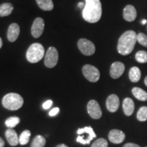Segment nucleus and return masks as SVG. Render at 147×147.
I'll return each mask as SVG.
<instances>
[{
  "label": "nucleus",
  "mask_w": 147,
  "mask_h": 147,
  "mask_svg": "<svg viewBox=\"0 0 147 147\" xmlns=\"http://www.w3.org/2000/svg\"><path fill=\"white\" fill-rule=\"evenodd\" d=\"M23 99L18 93H10L3 97L2 104L3 107L10 110H16L23 105Z\"/></svg>",
  "instance_id": "obj_3"
},
{
  "label": "nucleus",
  "mask_w": 147,
  "mask_h": 147,
  "mask_svg": "<svg viewBox=\"0 0 147 147\" xmlns=\"http://www.w3.org/2000/svg\"><path fill=\"white\" fill-rule=\"evenodd\" d=\"M30 136L31 132L29 130H25V131H23L19 137V143L21 145L27 144L29 142Z\"/></svg>",
  "instance_id": "obj_25"
},
{
  "label": "nucleus",
  "mask_w": 147,
  "mask_h": 147,
  "mask_svg": "<svg viewBox=\"0 0 147 147\" xmlns=\"http://www.w3.org/2000/svg\"><path fill=\"white\" fill-rule=\"evenodd\" d=\"M20 123V119L17 117H11L6 119L5 121V126L7 127L12 129L16 127Z\"/></svg>",
  "instance_id": "obj_23"
},
{
  "label": "nucleus",
  "mask_w": 147,
  "mask_h": 147,
  "mask_svg": "<svg viewBox=\"0 0 147 147\" xmlns=\"http://www.w3.org/2000/svg\"><path fill=\"white\" fill-rule=\"evenodd\" d=\"M136 60L140 63H147V52L145 51H138L135 55Z\"/></svg>",
  "instance_id": "obj_24"
},
{
  "label": "nucleus",
  "mask_w": 147,
  "mask_h": 147,
  "mask_svg": "<svg viewBox=\"0 0 147 147\" xmlns=\"http://www.w3.org/2000/svg\"><path fill=\"white\" fill-rule=\"evenodd\" d=\"M146 147H147V146H146Z\"/></svg>",
  "instance_id": "obj_39"
},
{
  "label": "nucleus",
  "mask_w": 147,
  "mask_h": 147,
  "mask_svg": "<svg viewBox=\"0 0 147 147\" xmlns=\"http://www.w3.org/2000/svg\"><path fill=\"white\" fill-rule=\"evenodd\" d=\"M82 74L88 80L91 82H95L100 78V72L95 66L87 64L82 67Z\"/></svg>",
  "instance_id": "obj_6"
},
{
  "label": "nucleus",
  "mask_w": 147,
  "mask_h": 147,
  "mask_svg": "<svg viewBox=\"0 0 147 147\" xmlns=\"http://www.w3.org/2000/svg\"><path fill=\"white\" fill-rule=\"evenodd\" d=\"M137 17V11L132 5H127L123 9V18L127 22H133Z\"/></svg>",
  "instance_id": "obj_14"
},
{
  "label": "nucleus",
  "mask_w": 147,
  "mask_h": 147,
  "mask_svg": "<svg viewBox=\"0 0 147 147\" xmlns=\"http://www.w3.org/2000/svg\"><path fill=\"white\" fill-rule=\"evenodd\" d=\"M77 134L78 136L77 137L76 141L82 144H89L92 140L96 137V134L91 127H85L84 128L78 129Z\"/></svg>",
  "instance_id": "obj_5"
},
{
  "label": "nucleus",
  "mask_w": 147,
  "mask_h": 147,
  "mask_svg": "<svg viewBox=\"0 0 147 147\" xmlns=\"http://www.w3.org/2000/svg\"><path fill=\"white\" fill-rule=\"evenodd\" d=\"M137 42V34L134 31L129 30L123 33L119 38L117 51L119 54L128 55L134 51Z\"/></svg>",
  "instance_id": "obj_2"
},
{
  "label": "nucleus",
  "mask_w": 147,
  "mask_h": 147,
  "mask_svg": "<svg viewBox=\"0 0 147 147\" xmlns=\"http://www.w3.org/2000/svg\"><path fill=\"white\" fill-rule=\"evenodd\" d=\"M59 112V108H54L49 112V115L51 117H54V116H56Z\"/></svg>",
  "instance_id": "obj_30"
},
{
  "label": "nucleus",
  "mask_w": 147,
  "mask_h": 147,
  "mask_svg": "<svg viewBox=\"0 0 147 147\" xmlns=\"http://www.w3.org/2000/svg\"><path fill=\"white\" fill-rule=\"evenodd\" d=\"M84 5H85V4H84V3L80 2V3H78V7L79 8H82V9H83L84 8Z\"/></svg>",
  "instance_id": "obj_32"
},
{
  "label": "nucleus",
  "mask_w": 147,
  "mask_h": 147,
  "mask_svg": "<svg viewBox=\"0 0 147 147\" xmlns=\"http://www.w3.org/2000/svg\"><path fill=\"white\" fill-rule=\"evenodd\" d=\"M14 7L10 3H3L0 5V17L9 16L13 11Z\"/></svg>",
  "instance_id": "obj_20"
},
{
  "label": "nucleus",
  "mask_w": 147,
  "mask_h": 147,
  "mask_svg": "<svg viewBox=\"0 0 147 147\" xmlns=\"http://www.w3.org/2000/svg\"><path fill=\"white\" fill-rule=\"evenodd\" d=\"M39 8L45 11H51L54 8L52 0H36Z\"/></svg>",
  "instance_id": "obj_21"
},
{
  "label": "nucleus",
  "mask_w": 147,
  "mask_h": 147,
  "mask_svg": "<svg viewBox=\"0 0 147 147\" xmlns=\"http://www.w3.org/2000/svg\"><path fill=\"white\" fill-rule=\"evenodd\" d=\"M144 84H146V86L147 87V76L144 79Z\"/></svg>",
  "instance_id": "obj_37"
},
{
  "label": "nucleus",
  "mask_w": 147,
  "mask_h": 147,
  "mask_svg": "<svg viewBox=\"0 0 147 147\" xmlns=\"http://www.w3.org/2000/svg\"><path fill=\"white\" fill-rule=\"evenodd\" d=\"M137 119L140 121H146L147 120V107L142 106L137 113Z\"/></svg>",
  "instance_id": "obj_26"
},
{
  "label": "nucleus",
  "mask_w": 147,
  "mask_h": 147,
  "mask_svg": "<svg viewBox=\"0 0 147 147\" xmlns=\"http://www.w3.org/2000/svg\"><path fill=\"white\" fill-rule=\"evenodd\" d=\"M45 51L43 46L39 43H34L29 47L26 53L27 59L32 63L40 61L44 57Z\"/></svg>",
  "instance_id": "obj_4"
},
{
  "label": "nucleus",
  "mask_w": 147,
  "mask_h": 147,
  "mask_svg": "<svg viewBox=\"0 0 147 147\" xmlns=\"http://www.w3.org/2000/svg\"><path fill=\"white\" fill-rule=\"evenodd\" d=\"M123 109L126 116H131L134 111V102L129 97H127L123 102Z\"/></svg>",
  "instance_id": "obj_17"
},
{
  "label": "nucleus",
  "mask_w": 147,
  "mask_h": 147,
  "mask_svg": "<svg viewBox=\"0 0 147 147\" xmlns=\"http://www.w3.org/2000/svg\"><path fill=\"white\" fill-rule=\"evenodd\" d=\"M2 45H3V42H2V40H1V38H0V49H1V47H2Z\"/></svg>",
  "instance_id": "obj_36"
},
{
  "label": "nucleus",
  "mask_w": 147,
  "mask_h": 147,
  "mask_svg": "<svg viewBox=\"0 0 147 147\" xmlns=\"http://www.w3.org/2000/svg\"><path fill=\"white\" fill-rule=\"evenodd\" d=\"M52 105H53V101L52 100H47V101H46L45 103H44L42 106H43L44 109L47 110V109H49V108H50Z\"/></svg>",
  "instance_id": "obj_29"
},
{
  "label": "nucleus",
  "mask_w": 147,
  "mask_h": 147,
  "mask_svg": "<svg viewBox=\"0 0 147 147\" xmlns=\"http://www.w3.org/2000/svg\"><path fill=\"white\" fill-rule=\"evenodd\" d=\"M123 147H141L139 145L136 144H134V143H127L126 144H125Z\"/></svg>",
  "instance_id": "obj_31"
},
{
  "label": "nucleus",
  "mask_w": 147,
  "mask_h": 147,
  "mask_svg": "<svg viewBox=\"0 0 147 147\" xmlns=\"http://www.w3.org/2000/svg\"><path fill=\"white\" fill-rule=\"evenodd\" d=\"M45 29V21L42 18H36L32 27V34L35 38H38L43 34Z\"/></svg>",
  "instance_id": "obj_10"
},
{
  "label": "nucleus",
  "mask_w": 147,
  "mask_h": 147,
  "mask_svg": "<svg viewBox=\"0 0 147 147\" xmlns=\"http://www.w3.org/2000/svg\"><path fill=\"white\" fill-rule=\"evenodd\" d=\"M141 23H142V25H145V24L147 23V21H146V20H145V19H143L142 22H141Z\"/></svg>",
  "instance_id": "obj_35"
},
{
  "label": "nucleus",
  "mask_w": 147,
  "mask_h": 147,
  "mask_svg": "<svg viewBox=\"0 0 147 147\" xmlns=\"http://www.w3.org/2000/svg\"><path fill=\"white\" fill-rule=\"evenodd\" d=\"M4 144H5L4 141H3V140L1 138V137H0V147H3Z\"/></svg>",
  "instance_id": "obj_33"
},
{
  "label": "nucleus",
  "mask_w": 147,
  "mask_h": 147,
  "mask_svg": "<svg viewBox=\"0 0 147 147\" xmlns=\"http://www.w3.org/2000/svg\"><path fill=\"white\" fill-rule=\"evenodd\" d=\"M137 42L140 45L147 48V36L144 33H139L137 34Z\"/></svg>",
  "instance_id": "obj_27"
},
{
  "label": "nucleus",
  "mask_w": 147,
  "mask_h": 147,
  "mask_svg": "<svg viewBox=\"0 0 147 147\" xmlns=\"http://www.w3.org/2000/svg\"><path fill=\"white\" fill-rule=\"evenodd\" d=\"M59 60L58 51L55 47H51L46 53L45 64L49 68H53L57 65Z\"/></svg>",
  "instance_id": "obj_8"
},
{
  "label": "nucleus",
  "mask_w": 147,
  "mask_h": 147,
  "mask_svg": "<svg viewBox=\"0 0 147 147\" xmlns=\"http://www.w3.org/2000/svg\"><path fill=\"white\" fill-rule=\"evenodd\" d=\"M46 144V140L42 136L38 135L33 140L31 147H44Z\"/></svg>",
  "instance_id": "obj_22"
},
{
  "label": "nucleus",
  "mask_w": 147,
  "mask_h": 147,
  "mask_svg": "<svg viewBox=\"0 0 147 147\" xmlns=\"http://www.w3.org/2000/svg\"><path fill=\"white\" fill-rule=\"evenodd\" d=\"M125 67L123 63L116 61L112 64L110 69V75L114 79H117L123 75L125 71Z\"/></svg>",
  "instance_id": "obj_11"
},
{
  "label": "nucleus",
  "mask_w": 147,
  "mask_h": 147,
  "mask_svg": "<svg viewBox=\"0 0 147 147\" xmlns=\"http://www.w3.org/2000/svg\"><path fill=\"white\" fill-rule=\"evenodd\" d=\"M20 34V27L17 23H12L8 29L7 37L10 42H15L18 38Z\"/></svg>",
  "instance_id": "obj_15"
},
{
  "label": "nucleus",
  "mask_w": 147,
  "mask_h": 147,
  "mask_svg": "<svg viewBox=\"0 0 147 147\" xmlns=\"http://www.w3.org/2000/svg\"><path fill=\"white\" fill-rule=\"evenodd\" d=\"M125 138V134L119 129L111 130L108 134V139L114 144H120L123 142Z\"/></svg>",
  "instance_id": "obj_13"
},
{
  "label": "nucleus",
  "mask_w": 147,
  "mask_h": 147,
  "mask_svg": "<svg viewBox=\"0 0 147 147\" xmlns=\"http://www.w3.org/2000/svg\"><path fill=\"white\" fill-rule=\"evenodd\" d=\"M146 29H147V28H146Z\"/></svg>",
  "instance_id": "obj_38"
},
{
  "label": "nucleus",
  "mask_w": 147,
  "mask_h": 147,
  "mask_svg": "<svg viewBox=\"0 0 147 147\" xmlns=\"http://www.w3.org/2000/svg\"><path fill=\"white\" fill-rule=\"evenodd\" d=\"M108 144L106 140L104 138H99L93 143L91 147H108Z\"/></svg>",
  "instance_id": "obj_28"
},
{
  "label": "nucleus",
  "mask_w": 147,
  "mask_h": 147,
  "mask_svg": "<svg viewBox=\"0 0 147 147\" xmlns=\"http://www.w3.org/2000/svg\"><path fill=\"white\" fill-rule=\"evenodd\" d=\"M131 92L134 96L138 100L142 102H145L147 100V93L141 88L134 87Z\"/></svg>",
  "instance_id": "obj_19"
},
{
  "label": "nucleus",
  "mask_w": 147,
  "mask_h": 147,
  "mask_svg": "<svg viewBox=\"0 0 147 147\" xmlns=\"http://www.w3.org/2000/svg\"><path fill=\"white\" fill-rule=\"evenodd\" d=\"M87 112L91 118L99 119L102 115L100 104L95 100H90L87 104Z\"/></svg>",
  "instance_id": "obj_9"
},
{
  "label": "nucleus",
  "mask_w": 147,
  "mask_h": 147,
  "mask_svg": "<svg viewBox=\"0 0 147 147\" xmlns=\"http://www.w3.org/2000/svg\"><path fill=\"white\" fill-rule=\"evenodd\" d=\"M102 8L100 0H85V5L82 10V17L90 23L98 22L102 17Z\"/></svg>",
  "instance_id": "obj_1"
},
{
  "label": "nucleus",
  "mask_w": 147,
  "mask_h": 147,
  "mask_svg": "<svg viewBox=\"0 0 147 147\" xmlns=\"http://www.w3.org/2000/svg\"><path fill=\"white\" fill-rule=\"evenodd\" d=\"M56 147H68L66 146L65 144H59L58 146H57Z\"/></svg>",
  "instance_id": "obj_34"
},
{
  "label": "nucleus",
  "mask_w": 147,
  "mask_h": 147,
  "mask_svg": "<svg viewBox=\"0 0 147 147\" xmlns=\"http://www.w3.org/2000/svg\"><path fill=\"white\" fill-rule=\"evenodd\" d=\"M129 78L132 82H138L141 78V71L139 67H132L129 71Z\"/></svg>",
  "instance_id": "obj_18"
},
{
  "label": "nucleus",
  "mask_w": 147,
  "mask_h": 147,
  "mask_svg": "<svg viewBox=\"0 0 147 147\" xmlns=\"http://www.w3.org/2000/svg\"><path fill=\"white\" fill-rule=\"evenodd\" d=\"M120 101L119 97L115 94H112L108 96L106 100V108L110 113H115L119 109Z\"/></svg>",
  "instance_id": "obj_12"
},
{
  "label": "nucleus",
  "mask_w": 147,
  "mask_h": 147,
  "mask_svg": "<svg viewBox=\"0 0 147 147\" xmlns=\"http://www.w3.org/2000/svg\"><path fill=\"white\" fill-rule=\"evenodd\" d=\"M5 138L7 141L11 146H16L19 143V138L18 137L17 134L12 129H8L5 132Z\"/></svg>",
  "instance_id": "obj_16"
},
{
  "label": "nucleus",
  "mask_w": 147,
  "mask_h": 147,
  "mask_svg": "<svg viewBox=\"0 0 147 147\" xmlns=\"http://www.w3.org/2000/svg\"><path fill=\"white\" fill-rule=\"evenodd\" d=\"M78 47L80 52L86 56H91L95 52L94 44L85 38H82L78 40Z\"/></svg>",
  "instance_id": "obj_7"
}]
</instances>
